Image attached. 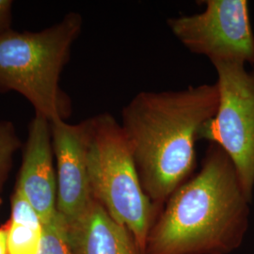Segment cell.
<instances>
[{
  "label": "cell",
  "mask_w": 254,
  "mask_h": 254,
  "mask_svg": "<svg viewBox=\"0 0 254 254\" xmlns=\"http://www.w3.org/2000/svg\"><path fill=\"white\" fill-rule=\"evenodd\" d=\"M12 1L0 0V34L10 29Z\"/></svg>",
  "instance_id": "4fadbf2b"
},
{
  "label": "cell",
  "mask_w": 254,
  "mask_h": 254,
  "mask_svg": "<svg viewBox=\"0 0 254 254\" xmlns=\"http://www.w3.org/2000/svg\"><path fill=\"white\" fill-rule=\"evenodd\" d=\"M57 163V209L71 221L82 215L94 200L88 171V119L76 125L65 120L50 122Z\"/></svg>",
  "instance_id": "52a82bcc"
},
{
  "label": "cell",
  "mask_w": 254,
  "mask_h": 254,
  "mask_svg": "<svg viewBox=\"0 0 254 254\" xmlns=\"http://www.w3.org/2000/svg\"><path fill=\"white\" fill-rule=\"evenodd\" d=\"M251 201L224 151L210 144L200 171L164 204L143 254H229L249 227Z\"/></svg>",
  "instance_id": "7a4b0ae2"
},
{
  "label": "cell",
  "mask_w": 254,
  "mask_h": 254,
  "mask_svg": "<svg viewBox=\"0 0 254 254\" xmlns=\"http://www.w3.org/2000/svg\"><path fill=\"white\" fill-rule=\"evenodd\" d=\"M82 24L79 13L70 12L38 32L9 29L1 33L0 91L18 92L49 122L68 118L71 101L60 79Z\"/></svg>",
  "instance_id": "3957f363"
},
{
  "label": "cell",
  "mask_w": 254,
  "mask_h": 254,
  "mask_svg": "<svg viewBox=\"0 0 254 254\" xmlns=\"http://www.w3.org/2000/svg\"><path fill=\"white\" fill-rule=\"evenodd\" d=\"M21 147L13 124L0 121V190L8 178L12 159Z\"/></svg>",
  "instance_id": "7c38bea8"
},
{
  "label": "cell",
  "mask_w": 254,
  "mask_h": 254,
  "mask_svg": "<svg viewBox=\"0 0 254 254\" xmlns=\"http://www.w3.org/2000/svg\"><path fill=\"white\" fill-rule=\"evenodd\" d=\"M218 79L216 115L201 129L200 139L220 147L236 168L241 187L252 201L254 189V69L245 64H213Z\"/></svg>",
  "instance_id": "5b68a950"
},
{
  "label": "cell",
  "mask_w": 254,
  "mask_h": 254,
  "mask_svg": "<svg viewBox=\"0 0 254 254\" xmlns=\"http://www.w3.org/2000/svg\"><path fill=\"white\" fill-rule=\"evenodd\" d=\"M0 254H9L6 229H0Z\"/></svg>",
  "instance_id": "5bb4252c"
},
{
  "label": "cell",
  "mask_w": 254,
  "mask_h": 254,
  "mask_svg": "<svg viewBox=\"0 0 254 254\" xmlns=\"http://www.w3.org/2000/svg\"><path fill=\"white\" fill-rule=\"evenodd\" d=\"M218 106L215 83L179 91H141L123 109L121 127L141 187L159 208L190 177L196 142Z\"/></svg>",
  "instance_id": "6da1fadb"
},
{
  "label": "cell",
  "mask_w": 254,
  "mask_h": 254,
  "mask_svg": "<svg viewBox=\"0 0 254 254\" xmlns=\"http://www.w3.org/2000/svg\"><path fill=\"white\" fill-rule=\"evenodd\" d=\"M38 254H73L67 237L66 221L59 211L44 224Z\"/></svg>",
  "instance_id": "8fae6325"
},
{
  "label": "cell",
  "mask_w": 254,
  "mask_h": 254,
  "mask_svg": "<svg viewBox=\"0 0 254 254\" xmlns=\"http://www.w3.org/2000/svg\"><path fill=\"white\" fill-rule=\"evenodd\" d=\"M44 224L26 198L14 190L11 214L6 227L9 254H38Z\"/></svg>",
  "instance_id": "30bf717a"
},
{
  "label": "cell",
  "mask_w": 254,
  "mask_h": 254,
  "mask_svg": "<svg viewBox=\"0 0 254 254\" xmlns=\"http://www.w3.org/2000/svg\"><path fill=\"white\" fill-rule=\"evenodd\" d=\"M66 232L73 254H142L132 234L97 200L78 218L66 221Z\"/></svg>",
  "instance_id": "9c48e42d"
},
{
  "label": "cell",
  "mask_w": 254,
  "mask_h": 254,
  "mask_svg": "<svg viewBox=\"0 0 254 254\" xmlns=\"http://www.w3.org/2000/svg\"><path fill=\"white\" fill-rule=\"evenodd\" d=\"M88 171L91 192L110 217L132 234L143 254L161 208L147 197L121 124L109 113L88 119Z\"/></svg>",
  "instance_id": "277c9868"
},
{
  "label": "cell",
  "mask_w": 254,
  "mask_h": 254,
  "mask_svg": "<svg viewBox=\"0 0 254 254\" xmlns=\"http://www.w3.org/2000/svg\"><path fill=\"white\" fill-rule=\"evenodd\" d=\"M202 11L167 20L173 36L211 64H254V34L246 0H205Z\"/></svg>",
  "instance_id": "8992f818"
},
{
  "label": "cell",
  "mask_w": 254,
  "mask_h": 254,
  "mask_svg": "<svg viewBox=\"0 0 254 254\" xmlns=\"http://www.w3.org/2000/svg\"><path fill=\"white\" fill-rule=\"evenodd\" d=\"M53 156L50 122L35 114L28 128L15 190L31 204L43 224L50 221L58 212Z\"/></svg>",
  "instance_id": "ba28073f"
}]
</instances>
